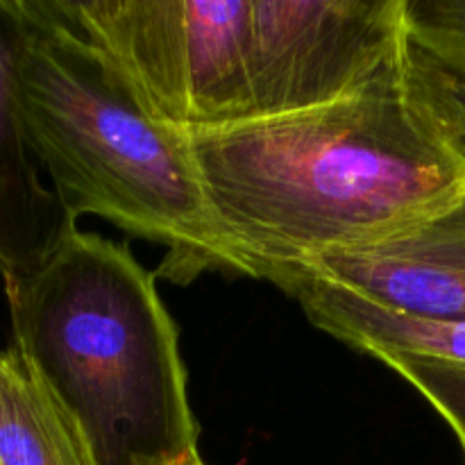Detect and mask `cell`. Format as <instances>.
Segmentation results:
<instances>
[{"mask_svg": "<svg viewBox=\"0 0 465 465\" xmlns=\"http://www.w3.org/2000/svg\"><path fill=\"white\" fill-rule=\"evenodd\" d=\"M184 136L227 271L272 284L465 189V159L407 39L334 103Z\"/></svg>", "mask_w": 465, "mask_h": 465, "instance_id": "cell-1", "label": "cell"}, {"mask_svg": "<svg viewBox=\"0 0 465 465\" xmlns=\"http://www.w3.org/2000/svg\"><path fill=\"white\" fill-rule=\"evenodd\" d=\"M14 95L41 171L73 218L168 250L162 275L227 271L189 141L154 121L59 0H7Z\"/></svg>", "mask_w": 465, "mask_h": 465, "instance_id": "cell-2", "label": "cell"}, {"mask_svg": "<svg viewBox=\"0 0 465 465\" xmlns=\"http://www.w3.org/2000/svg\"><path fill=\"white\" fill-rule=\"evenodd\" d=\"M5 293L12 345L77 422L95 465H175L198 452L175 322L125 245L75 230Z\"/></svg>", "mask_w": 465, "mask_h": 465, "instance_id": "cell-3", "label": "cell"}, {"mask_svg": "<svg viewBox=\"0 0 465 465\" xmlns=\"http://www.w3.org/2000/svg\"><path fill=\"white\" fill-rule=\"evenodd\" d=\"M157 123L182 132L252 118L250 0H59Z\"/></svg>", "mask_w": 465, "mask_h": 465, "instance_id": "cell-4", "label": "cell"}, {"mask_svg": "<svg viewBox=\"0 0 465 465\" xmlns=\"http://www.w3.org/2000/svg\"><path fill=\"white\" fill-rule=\"evenodd\" d=\"M402 41L404 0H250L252 118L352 94Z\"/></svg>", "mask_w": 465, "mask_h": 465, "instance_id": "cell-5", "label": "cell"}, {"mask_svg": "<svg viewBox=\"0 0 465 465\" xmlns=\"http://www.w3.org/2000/svg\"><path fill=\"white\" fill-rule=\"evenodd\" d=\"M298 277L339 286L391 312L465 321V189L418 221L327 254L277 286Z\"/></svg>", "mask_w": 465, "mask_h": 465, "instance_id": "cell-6", "label": "cell"}, {"mask_svg": "<svg viewBox=\"0 0 465 465\" xmlns=\"http://www.w3.org/2000/svg\"><path fill=\"white\" fill-rule=\"evenodd\" d=\"M77 221L41 180L14 95V27L0 0V277L5 289L35 275Z\"/></svg>", "mask_w": 465, "mask_h": 465, "instance_id": "cell-7", "label": "cell"}, {"mask_svg": "<svg viewBox=\"0 0 465 465\" xmlns=\"http://www.w3.org/2000/svg\"><path fill=\"white\" fill-rule=\"evenodd\" d=\"M316 327L380 359L384 354L465 368V321H434L377 307L350 291L298 277L282 286Z\"/></svg>", "mask_w": 465, "mask_h": 465, "instance_id": "cell-8", "label": "cell"}, {"mask_svg": "<svg viewBox=\"0 0 465 465\" xmlns=\"http://www.w3.org/2000/svg\"><path fill=\"white\" fill-rule=\"evenodd\" d=\"M0 465H95L77 422L16 345L0 350Z\"/></svg>", "mask_w": 465, "mask_h": 465, "instance_id": "cell-9", "label": "cell"}, {"mask_svg": "<svg viewBox=\"0 0 465 465\" xmlns=\"http://www.w3.org/2000/svg\"><path fill=\"white\" fill-rule=\"evenodd\" d=\"M404 39L465 159V0H404Z\"/></svg>", "mask_w": 465, "mask_h": 465, "instance_id": "cell-10", "label": "cell"}, {"mask_svg": "<svg viewBox=\"0 0 465 465\" xmlns=\"http://www.w3.org/2000/svg\"><path fill=\"white\" fill-rule=\"evenodd\" d=\"M377 361L398 372L439 411V416L452 427L465 452V368L420 361L400 354H384Z\"/></svg>", "mask_w": 465, "mask_h": 465, "instance_id": "cell-11", "label": "cell"}, {"mask_svg": "<svg viewBox=\"0 0 465 465\" xmlns=\"http://www.w3.org/2000/svg\"><path fill=\"white\" fill-rule=\"evenodd\" d=\"M175 465H207L203 461V459H200V454L195 452V454H191V457H186V459H182V461H177Z\"/></svg>", "mask_w": 465, "mask_h": 465, "instance_id": "cell-12", "label": "cell"}]
</instances>
